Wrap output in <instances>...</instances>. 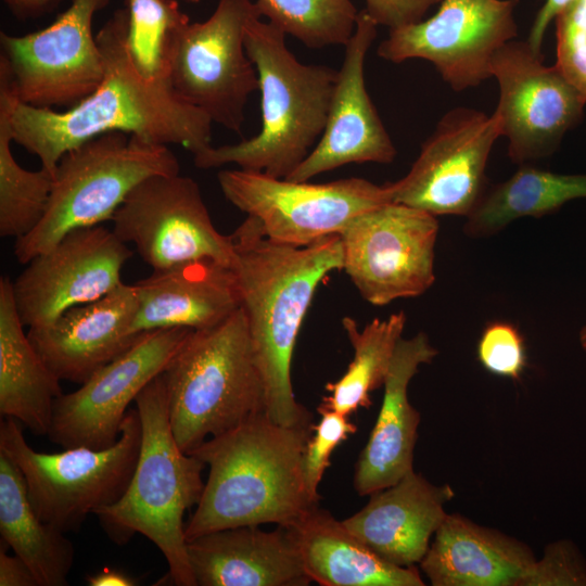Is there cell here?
Instances as JSON below:
<instances>
[{
  "label": "cell",
  "mask_w": 586,
  "mask_h": 586,
  "mask_svg": "<svg viewBox=\"0 0 586 586\" xmlns=\"http://www.w3.org/2000/svg\"><path fill=\"white\" fill-rule=\"evenodd\" d=\"M128 11L116 10L97 33L104 76L94 92L65 111L17 100L11 116L13 141L36 155L53 176L61 157L85 141L122 131L193 155L212 146L211 118L186 103L167 76L145 78L127 46Z\"/></svg>",
  "instance_id": "6da1fadb"
},
{
  "label": "cell",
  "mask_w": 586,
  "mask_h": 586,
  "mask_svg": "<svg viewBox=\"0 0 586 586\" xmlns=\"http://www.w3.org/2000/svg\"><path fill=\"white\" fill-rule=\"evenodd\" d=\"M241 307L265 393V412L282 425L311 423L294 395L293 352L305 314L322 279L343 268L341 238L333 234L307 246L270 241L247 216L231 234Z\"/></svg>",
  "instance_id": "7a4b0ae2"
},
{
  "label": "cell",
  "mask_w": 586,
  "mask_h": 586,
  "mask_svg": "<svg viewBox=\"0 0 586 586\" xmlns=\"http://www.w3.org/2000/svg\"><path fill=\"white\" fill-rule=\"evenodd\" d=\"M311 423L282 425L265 412L206 440L193 453L209 468L184 527L187 542L244 525L289 526L318 506L303 475Z\"/></svg>",
  "instance_id": "3957f363"
},
{
  "label": "cell",
  "mask_w": 586,
  "mask_h": 586,
  "mask_svg": "<svg viewBox=\"0 0 586 586\" xmlns=\"http://www.w3.org/2000/svg\"><path fill=\"white\" fill-rule=\"evenodd\" d=\"M286 34L256 15L245 29V50L262 95L260 131L235 144L213 145L193 155L198 168L235 164L242 169L288 178L321 137L337 71L303 64L288 49Z\"/></svg>",
  "instance_id": "277c9868"
},
{
  "label": "cell",
  "mask_w": 586,
  "mask_h": 586,
  "mask_svg": "<svg viewBox=\"0 0 586 586\" xmlns=\"http://www.w3.org/2000/svg\"><path fill=\"white\" fill-rule=\"evenodd\" d=\"M141 445L132 477L124 495L95 514L107 535L124 544L135 533L144 535L162 551L178 586H196L187 553L183 514L198 505L206 466L182 451L174 436L163 374L137 396Z\"/></svg>",
  "instance_id": "5b68a950"
},
{
  "label": "cell",
  "mask_w": 586,
  "mask_h": 586,
  "mask_svg": "<svg viewBox=\"0 0 586 586\" xmlns=\"http://www.w3.org/2000/svg\"><path fill=\"white\" fill-rule=\"evenodd\" d=\"M162 374L170 426L187 454L207 436L265 412L264 385L242 307L215 327L192 330Z\"/></svg>",
  "instance_id": "8992f818"
},
{
  "label": "cell",
  "mask_w": 586,
  "mask_h": 586,
  "mask_svg": "<svg viewBox=\"0 0 586 586\" xmlns=\"http://www.w3.org/2000/svg\"><path fill=\"white\" fill-rule=\"evenodd\" d=\"M180 174L168 145L122 131L91 138L67 151L53 173L42 219L15 240L14 255L26 265L68 232L112 220L129 192L154 175Z\"/></svg>",
  "instance_id": "52a82bcc"
},
{
  "label": "cell",
  "mask_w": 586,
  "mask_h": 586,
  "mask_svg": "<svg viewBox=\"0 0 586 586\" xmlns=\"http://www.w3.org/2000/svg\"><path fill=\"white\" fill-rule=\"evenodd\" d=\"M141 420L128 409L116 443L103 449L64 448L46 454L34 450L13 418L0 422V451L23 473L28 498L38 517L64 533L80 528L89 513L117 501L135 472Z\"/></svg>",
  "instance_id": "ba28073f"
},
{
  "label": "cell",
  "mask_w": 586,
  "mask_h": 586,
  "mask_svg": "<svg viewBox=\"0 0 586 586\" xmlns=\"http://www.w3.org/2000/svg\"><path fill=\"white\" fill-rule=\"evenodd\" d=\"M256 15L252 0H218L207 20L174 30L166 55V75L179 98L240 133L249 97L259 90L244 44L246 25Z\"/></svg>",
  "instance_id": "9c48e42d"
},
{
  "label": "cell",
  "mask_w": 586,
  "mask_h": 586,
  "mask_svg": "<svg viewBox=\"0 0 586 586\" xmlns=\"http://www.w3.org/2000/svg\"><path fill=\"white\" fill-rule=\"evenodd\" d=\"M217 180L225 198L253 217L266 238L294 247L339 234L359 214L392 202L388 183L357 177L309 183L239 168L220 170Z\"/></svg>",
  "instance_id": "30bf717a"
},
{
  "label": "cell",
  "mask_w": 586,
  "mask_h": 586,
  "mask_svg": "<svg viewBox=\"0 0 586 586\" xmlns=\"http://www.w3.org/2000/svg\"><path fill=\"white\" fill-rule=\"evenodd\" d=\"M436 216L390 202L353 218L339 233L343 268L360 295L383 306L423 294L435 280Z\"/></svg>",
  "instance_id": "8fae6325"
},
{
  "label": "cell",
  "mask_w": 586,
  "mask_h": 586,
  "mask_svg": "<svg viewBox=\"0 0 586 586\" xmlns=\"http://www.w3.org/2000/svg\"><path fill=\"white\" fill-rule=\"evenodd\" d=\"M519 0H442L426 20L388 29L378 55L399 64L411 59L434 65L456 92L492 77L496 52L517 38Z\"/></svg>",
  "instance_id": "7c38bea8"
},
{
  "label": "cell",
  "mask_w": 586,
  "mask_h": 586,
  "mask_svg": "<svg viewBox=\"0 0 586 586\" xmlns=\"http://www.w3.org/2000/svg\"><path fill=\"white\" fill-rule=\"evenodd\" d=\"M113 231L132 243L153 270L213 258L233 266L234 244L214 226L191 177L154 175L137 184L115 212Z\"/></svg>",
  "instance_id": "4fadbf2b"
},
{
  "label": "cell",
  "mask_w": 586,
  "mask_h": 586,
  "mask_svg": "<svg viewBox=\"0 0 586 586\" xmlns=\"http://www.w3.org/2000/svg\"><path fill=\"white\" fill-rule=\"evenodd\" d=\"M110 0H72L48 27L24 35L0 33L1 55L18 101L41 109L72 107L89 97L104 76L92 23Z\"/></svg>",
  "instance_id": "5bb4252c"
},
{
  "label": "cell",
  "mask_w": 586,
  "mask_h": 586,
  "mask_svg": "<svg viewBox=\"0 0 586 586\" xmlns=\"http://www.w3.org/2000/svg\"><path fill=\"white\" fill-rule=\"evenodd\" d=\"M492 77L499 86L494 114L508 155L519 165L552 155L584 116L586 99L542 52L526 40H511L493 58Z\"/></svg>",
  "instance_id": "9a60e30c"
},
{
  "label": "cell",
  "mask_w": 586,
  "mask_h": 586,
  "mask_svg": "<svg viewBox=\"0 0 586 586\" xmlns=\"http://www.w3.org/2000/svg\"><path fill=\"white\" fill-rule=\"evenodd\" d=\"M501 137L493 113L458 106L446 112L405 177L388 182L391 201L431 215L468 216L481 201L486 166Z\"/></svg>",
  "instance_id": "2e32d148"
},
{
  "label": "cell",
  "mask_w": 586,
  "mask_h": 586,
  "mask_svg": "<svg viewBox=\"0 0 586 586\" xmlns=\"http://www.w3.org/2000/svg\"><path fill=\"white\" fill-rule=\"evenodd\" d=\"M191 331L171 328L141 333L78 390L62 394L54 403L50 441L63 448L92 449L116 443L129 404L164 371Z\"/></svg>",
  "instance_id": "e0dca14e"
},
{
  "label": "cell",
  "mask_w": 586,
  "mask_h": 586,
  "mask_svg": "<svg viewBox=\"0 0 586 586\" xmlns=\"http://www.w3.org/2000/svg\"><path fill=\"white\" fill-rule=\"evenodd\" d=\"M131 255L113 230L100 225L68 232L12 281L23 324L47 326L67 309L105 296L123 283L122 269Z\"/></svg>",
  "instance_id": "ac0fdd59"
},
{
  "label": "cell",
  "mask_w": 586,
  "mask_h": 586,
  "mask_svg": "<svg viewBox=\"0 0 586 586\" xmlns=\"http://www.w3.org/2000/svg\"><path fill=\"white\" fill-rule=\"evenodd\" d=\"M378 26L365 8L358 12L355 30L344 46V59L337 71L323 132L307 157L285 179L308 181L352 163L394 161L396 148L365 82V60Z\"/></svg>",
  "instance_id": "d6986e66"
},
{
  "label": "cell",
  "mask_w": 586,
  "mask_h": 586,
  "mask_svg": "<svg viewBox=\"0 0 586 586\" xmlns=\"http://www.w3.org/2000/svg\"><path fill=\"white\" fill-rule=\"evenodd\" d=\"M137 311L133 284L124 282L105 296L72 307L27 335L46 365L62 381L82 384L128 349Z\"/></svg>",
  "instance_id": "ffe728a7"
},
{
  "label": "cell",
  "mask_w": 586,
  "mask_h": 586,
  "mask_svg": "<svg viewBox=\"0 0 586 586\" xmlns=\"http://www.w3.org/2000/svg\"><path fill=\"white\" fill-rule=\"evenodd\" d=\"M137 311L131 333L215 327L241 307L233 266L213 258L153 270L133 283Z\"/></svg>",
  "instance_id": "44dd1931"
},
{
  "label": "cell",
  "mask_w": 586,
  "mask_h": 586,
  "mask_svg": "<svg viewBox=\"0 0 586 586\" xmlns=\"http://www.w3.org/2000/svg\"><path fill=\"white\" fill-rule=\"evenodd\" d=\"M454 496L448 484H432L413 470L372 493L368 504L343 523L384 560L412 566L425 556L431 537L448 514L445 505Z\"/></svg>",
  "instance_id": "7402d4cb"
},
{
  "label": "cell",
  "mask_w": 586,
  "mask_h": 586,
  "mask_svg": "<svg viewBox=\"0 0 586 586\" xmlns=\"http://www.w3.org/2000/svg\"><path fill=\"white\" fill-rule=\"evenodd\" d=\"M436 355L423 332L397 343L378 419L355 467L354 487L358 495L386 488L413 471L420 413L409 403L408 385L420 365L430 364Z\"/></svg>",
  "instance_id": "603a6c76"
},
{
  "label": "cell",
  "mask_w": 586,
  "mask_h": 586,
  "mask_svg": "<svg viewBox=\"0 0 586 586\" xmlns=\"http://www.w3.org/2000/svg\"><path fill=\"white\" fill-rule=\"evenodd\" d=\"M189 563L200 586H307L295 542L285 526L258 525L214 531L187 542Z\"/></svg>",
  "instance_id": "cb8c5ba5"
},
{
  "label": "cell",
  "mask_w": 586,
  "mask_h": 586,
  "mask_svg": "<svg viewBox=\"0 0 586 586\" xmlns=\"http://www.w3.org/2000/svg\"><path fill=\"white\" fill-rule=\"evenodd\" d=\"M535 562L523 542L448 513L420 566L433 586H521Z\"/></svg>",
  "instance_id": "d4e9b609"
},
{
  "label": "cell",
  "mask_w": 586,
  "mask_h": 586,
  "mask_svg": "<svg viewBox=\"0 0 586 586\" xmlns=\"http://www.w3.org/2000/svg\"><path fill=\"white\" fill-rule=\"evenodd\" d=\"M311 582L322 586H423L418 569L393 564L319 506L285 526Z\"/></svg>",
  "instance_id": "484cf974"
},
{
  "label": "cell",
  "mask_w": 586,
  "mask_h": 586,
  "mask_svg": "<svg viewBox=\"0 0 586 586\" xmlns=\"http://www.w3.org/2000/svg\"><path fill=\"white\" fill-rule=\"evenodd\" d=\"M12 281L0 279V413L36 435H48L60 379L42 360L23 330Z\"/></svg>",
  "instance_id": "4316f807"
},
{
  "label": "cell",
  "mask_w": 586,
  "mask_h": 586,
  "mask_svg": "<svg viewBox=\"0 0 586 586\" xmlns=\"http://www.w3.org/2000/svg\"><path fill=\"white\" fill-rule=\"evenodd\" d=\"M0 534L30 568L39 586H65L75 549L65 533L43 522L31 507L18 467L0 451Z\"/></svg>",
  "instance_id": "83f0119b"
},
{
  "label": "cell",
  "mask_w": 586,
  "mask_h": 586,
  "mask_svg": "<svg viewBox=\"0 0 586 586\" xmlns=\"http://www.w3.org/2000/svg\"><path fill=\"white\" fill-rule=\"evenodd\" d=\"M577 199H586V173L557 174L522 164L507 180L487 188L467 216L464 232L488 237L518 218L551 214Z\"/></svg>",
  "instance_id": "f1b7e54d"
},
{
  "label": "cell",
  "mask_w": 586,
  "mask_h": 586,
  "mask_svg": "<svg viewBox=\"0 0 586 586\" xmlns=\"http://www.w3.org/2000/svg\"><path fill=\"white\" fill-rule=\"evenodd\" d=\"M18 98L5 59L0 55V235L21 239L40 222L53 176L46 168L27 170L15 161L11 116Z\"/></svg>",
  "instance_id": "f546056e"
},
{
  "label": "cell",
  "mask_w": 586,
  "mask_h": 586,
  "mask_svg": "<svg viewBox=\"0 0 586 586\" xmlns=\"http://www.w3.org/2000/svg\"><path fill=\"white\" fill-rule=\"evenodd\" d=\"M342 324L354 349L346 372L326 385L318 412L331 410L348 416L358 408L371 405L370 393L384 385L394 352L406 324L404 311L385 319H373L361 331L353 318L344 317Z\"/></svg>",
  "instance_id": "4dcf8cb0"
},
{
  "label": "cell",
  "mask_w": 586,
  "mask_h": 586,
  "mask_svg": "<svg viewBox=\"0 0 586 586\" xmlns=\"http://www.w3.org/2000/svg\"><path fill=\"white\" fill-rule=\"evenodd\" d=\"M262 17L307 48L345 46L358 12L351 0H256Z\"/></svg>",
  "instance_id": "1f68e13d"
},
{
  "label": "cell",
  "mask_w": 586,
  "mask_h": 586,
  "mask_svg": "<svg viewBox=\"0 0 586 586\" xmlns=\"http://www.w3.org/2000/svg\"><path fill=\"white\" fill-rule=\"evenodd\" d=\"M127 46L138 71L149 79L166 75V55L176 28L190 22L177 0H126Z\"/></svg>",
  "instance_id": "d6a6232c"
},
{
  "label": "cell",
  "mask_w": 586,
  "mask_h": 586,
  "mask_svg": "<svg viewBox=\"0 0 586 586\" xmlns=\"http://www.w3.org/2000/svg\"><path fill=\"white\" fill-rule=\"evenodd\" d=\"M555 22V65L586 99V0H572Z\"/></svg>",
  "instance_id": "836d02e7"
},
{
  "label": "cell",
  "mask_w": 586,
  "mask_h": 586,
  "mask_svg": "<svg viewBox=\"0 0 586 586\" xmlns=\"http://www.w3.org/2000/svg\"><path fill=\"white\" fill-rule=\"evenodd\" d=\"M477 359L492 374L521 379L526 367L524 339L519 329L507 321H492L483 329L476 347Z\"/></svg>",
  "instance_id": "e575fe53"
},
{
  "label": "cell",
  "mask_w": 586,
  "mask_h": 586,
  "mask_svg": "<svg viewBox=\"0 0 586 586\" xmlns=\"http://www.w3.org/2000/svg\"><path fill=\"white\" fill-rule=\"evenodd\" d=\"M319 413L321 419L314 425V434L307 442L303 459V475L307 492L318 504L320 498L318 487L329 467L332 451L357 430L346 415L331 410Z\"/></svg>",
  "instance_id": "d590c367"
},
{
  "label": "cell",
  "mask_w": 586,
  "mask_h": 586,
  "mask_svg": "<svg viewBox=\"0 0 586 586\" xmlns=\"http://www.w3.org/2000/svg\"><path fill=\"white\" fill-rule=\"evenodd\" d=\"M521 586H586V559L571 539L552 542Z\"/></svg>",
  "instance_id": "8d00e7d4"
},
{
  "label": "cell",
  "mask_w": 586,
  "mask_h": 586,
  "mask_svg": "<svg viewBox=\"0 0 586 586\" xmlns=\"http://www.w3.org/2000/svg\"><path fill=\"white\" fill-rule=\"evenodd\" d=\"M366 11L380 26L388 29L423 20L431 7L442 0H365Z\"/></svg>",
  "instance_id": "74e56055"
},
{
  "label": "cell",
  "mask_w": 586,
  "mask_h": 586,
  "mask_svg": "<svg viewBox=\"0 0 586 586\" xmlns=\"http://www.w3.org/2000/svg\"><path fill=\"white\" fill-rule=\"evenodd\" d=\"M0 586H39L28 564L17 555L5 552L0 547Z\"/></svg>",
  "instance_id": "f35d334b"
},
{
  "label": "cell",
  "mask_w": 586,
  "mask_h": 586,
  "mask_svg": "<svg viewBox=\"0 0 586 586\" xmlns=\"http://www.w3.org/2000/svg\"><path fill=\"white\" fill-rule=\"evenodd\" d=\"M572 0H545L540 7L531 26L526 41L528 44L538 52H542V44L545 34L549 25L555 21L557 15L571 2Z\"/></svg>",
  "instance_id": "ab89813d"
},
{
  "label": "cell",
  "mask_w": 586,
  "mask_h": 586,
  "mask_svg": "<svg viewBox=\"0 0 586 586\" xmlns=\"http://www.w3.org/2000/svg\"><path fill=\"white\" fill-rule=\"evenodd\" d=\"M87 582L90 586H133L136 581L118 570L104 568L101 571L89 575Z\"/></svg>",
  "instance_id": "60d3db41"
},
{
  "label": "cell",
  "mask_w": 586,
  "mask_h": 586,
  "mask_svg": "<svg viewBox=\"0 0 586 586\" xmlns=\"http://www.w3.org/2000/svg\"><path fill=\"white\" fill-rule=\"evenodd\" d=\"M20 16H30L47 10L58 0H3Z\"/></svg>",
  "instance_id": "b9f144b4"
},
{
  "label": "cell",
  "mask_w": 586,
  "mask_h": 586,
  "mask_svg": "<svg viewBox=\"0 0 586 586\" xmlns=\"http://www.w3.org/2000/svg\"><path fill=\"white\" fill-rule=\"evenodd\" d=\"M579 343L582 348L586 353V323L582 327L579 331Z\"/></svg>",
  "instance_id": "7bdbcfd3"
},
{
  "label": "cell",
  "mask_w": 586,
  "mask_h": 586,
  "mask_svg": "<svg viewBox=\"0 0 586 586\" xmlns=\"http://www.w3.org/2000/svg\"><path fill=\"white\" fill-rule=\"evenodd\" d=\"M177 1H184L188 3H199L201 0H177Z\"/></svg>",
  "instance_id": "ee69618b"
}]
</instances>
